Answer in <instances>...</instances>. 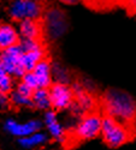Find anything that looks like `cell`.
<instances>
[{
  "label": "cell",
  "mask_w": 136,
  "mask_h": 150,
  "mask_svg": "<svg viewBox=\"0 0 136 150\" xmlns=\"http://www.w3.org/2000/svg\"><path fill=\"white\" fill-rule=\"evenodd\" d=\"M31 101H33V106L38 109L41 110H48L49 108L52 107L51 103V97H49V91L48 89H36L33 93L31 96Z\"/></svg>",
  "instance_id": "cell-15"
},
{
  "label": "cell",
  "mask_w": 136,
  "mask_h": 150,
  "mask_svg": "<svg viewBox=\"0 0 136 150\" xmlns=\"http://www.w3.org/2000/svg\"><path fill=\"white\" fill-rule=\"evenodd\" d=\"M43 124L48 131V134L52 137L53 139L58 142H63L65 139V130L61 122L58 120L57 114L53 110H47L43 117Z\"/></svg>",
  "instance_id": "cell-10"
},
{
  "label": "cell",
  "mask_w": 136,
  "mask_h": 150,
  "mask_svg": "<svg viewBox=\"0 0 136 150\" xmlns=\"http://www.w3.org/2000/svg\"><path fill=\"white\" fill-rule=\"evenodd\" d=\"M19 46H21V48H22L23 53L38 51V49L43 48L42 42H41L40 40H21Z\"/></svg>",
  "instance_id": "cell-18"
},
{
  "label": "cell",
  "mask_w": 136,
  "mask_h": 150,
  "mask_svg": "<svg viewBox=\"0 0 136 150\" xmlns=\"http://www.w3.org/2000/svg\"><path fill=\"white\" fill-rule=\"evenodd\" d=\"M0 27H1V24H0Z\"/></svg>",
  "instance_id": "cell-26"
},
{
  "label": "cell",
  "mask_w": 136,
  "mask_h": 150,
  "mask_svg": "<svg viewBox=\"0 0 136 150\" xmlns=\"http://www.w3.org/2000/svg\"><path fill=\"white\" fill-rule=\"evenodd\" d=\"M103 118L95 112H89L82 115L75 126L73 136L78 141H90L101 134Z\"/></svg>",
  "instance_id": "cell-4"
},
{
  "label": "cell",
  "mask_w": 136,
  "mask_h": 150,
  "mask_svg": "<svg viewBox=\"0 0 136 150\" xmlns=\"http://www.w3.org/2000/svg\"><path fill=\"white\" fill-rule=\"evenodd\" d=\"M10 105H11L10 96H9L7 94L0 93V108L6 109V108H9V106H10Z\"/></svg>",
  "instance_id": "cell-22"
},
{
  "label": "cell",
  "mask_w": 136,
  "mask_h": 150,
  "mask_svg": "<svg viewBox=\"0 0 136 150\" xmlns=\"http://www.w3.org/2000/svg\"><path fill=\"white\" fill-rule=\"evenodd\" d=\"M43 59H46L45 48H41V49H38V51L23 53L22 64H23V67L26 70V72H31L35 69V66L38 65L40 61H42Z\"/></svg>",
  "instance_id": "cell-14"
},
{
  "label": "cell",
  "mask_w": 136,
  "mask_h": 150,
  "mask_svg": "<svg viewBox=\"0 0 136 150\" xmlns=\"http://www.w3.org/2000/svg\"><path fill=\"white\" fill-rule=\"evenodd\" d=\"M10 101H11V105H14L15 107H34L30 97L23 96L19 93H17L16 90L11 91Z\"/></svg>",
  "instance_id": "cell-17"
},
{
  "label": "cell",
  "mask_w": 136,
  "mask_h": 150,
  "mask_svg": "<svg viewBox=\"0 0 136 150\" xmlns=\"http://www.w3.org/2000/svg\"><path fill=\"white\" fill-rule=\"evenodd\" d=\"M42 129V121L38 120V119H33V120H28V121H17L15 119H7L4 122V130L17 137V138H23V137H28L35 132H39Z\"/></svg>",
  "instance_id": "cell-8"
},
{
  "label": "cell",
  "mask_w": 136,
  "mask_h": 150,
  "mask_svg": "<svg viewBox=\"0 0 136 150\" xmlns=\"http://www.w3.org/2000/svg\"><path fill=\"white\" fill-rule=\"evenodd\" d=\"M19 33L10 24H3L0 27V51L14 47L16 45H19Z\"/></svg>",
  "instance_id": "cell-12"
},
{
  "label": "cell",
  "mask_w": 136,
  "mask_h": 150,
  "mask_svg": "<svg viewBox=\"0 0 136 150\" xmlns=\"http://www.w3.org/2000/svg\"><path fill=\"white\" fill-rule=\"evenodd\" d=\"M34 76L38 81V85L41 89H49V86L52 85V65L47 59H43L40 61L35 69L31 71Z\"/></svg>",
  "instance_id": "cell-11"
},
{
  "label": "cell",
  "mask_w": 136,
  "mask_h": 150,
  "mask_svg": "<svg viewBox=\"0 0 136 150\" xmlns=\"http://www.w3.org/2000/svg\"><path fill=\"white\" fill-rule=\"evenodd\" d=\"M16 91H17V93H19V94H21V95H23V96H26V97H30V98H31L33 93H34V90H33V89H30L29 86H28L27 84H24L23 82L18 83L17 88H16Z\"/></svg>",
  "instance_id": "cell-21"
},
{
  "label": "cell",
  "mask_w": 136,
  "mask_h": 150,
  "mask_svg": "<svg viewBox=\"0 0 136 150\" xmlns=\"http://www.w3.org/2000/svg\"><path fill=\"white\" fill-rule=\"evenodd\" d=\"M59 1L65 4V5H75V4H77L80 1V0H59Z\"/></svg>",
  "instance_id": "cell-23"
},
{
  "label": "cell",
  "mask_w": 136,
  "mask_h": 150,
  "mask_svg": "<svg viewBox=\"0 0 136 150\" xmlns=\"http://www.w3.org/2000/svg\"><path fill=\"white\" fill-rule=\"evenodd\" d=\"M35 1H38V3H41V4H42L43 1H46V0H35Z\"/></svg>",
  "instance_id": "cell-25"
},
{
  "label": "cell",
  "mask_w": 136,
  "mask_h": 150,
  "mask_svg": "<svg viewBox=\"0 0 136 150\" xmlns=\"http://www.w3.org/2000/svg\"><path fill=\"white\" fill-rule=\"evenodd\" d=\"M7 12L14 21H39L43 15V6L35 0H11Z\"/></svg>",
  "instance_id": "cell-3"
},
{
  "label": "cell",
  "mask_w": 136,
  "mask_h": 150,
  "mask_svg": "<svg viewBox=\"0 0 136 150\" xmlns=\"http://www.w3.org/2000/svg\"><path fill=\"white\" fill-rule=\"evenodd\" d=\"M22 82L24 84H27L30 89L33 90H36V89H39V85H38V81H36L35 76H34V73L33 72H26V74L22 77Z\"/></svg>",
  "instance_id": "cell-20"
},
{
  "label": "cell",
  "mask_w": 136,
  "mask_h": 150,
  "mask_svg": "<svg viewBox=\"0 0 136 150\" xmlns=\"http://www.w3.org/2000/svg\"><path fill=\"white\" fill-rule=\"evenodd\" d=\"M101 137L110 148H119L130 139L131 132L128 125L106 115L103 118Z\"/></svg>",
  "instance_id": "cell-2"
},
{
  "label": "cell",
  "mask_w": 136,
  "mask_h": 150,
  "mask_svg": "<svg viewBox=\"0 0 136 150\" xmlns=\"http://www.w3.org/2000/svg\"><path fill=\"white\" fill-rule=\"evenodd\" d=\"M49 97H51L52 108L56 110L70 109L75 102V94L72 88L64 83H54L49 86Z\"/></svg>",
  "instance_id": "cell-7"
},
{
  "label": "cell",
  "mask_w": 136,
  "mask_h": 150,
  "mask_svg": "<svg viewBox=\"0 0 136 150\" xmlns=\"http://www.w3.org/2000/svg\"><path fill=\"white\" fill-rule=\"evenodd\" d=\"M103 106L107 117L130 126L136 119V102L125 91L110 89L103 96Z\"/></svg>",
  "instance_id": "cell-1"
},
{
  "label": "cell",
  "mask_w": 136,
  "mask_h": 150,
  "mask_svg": "<svg viewBox=\"0 0 136 150\" xmlns=\"http://www.w3.org/2000/svg\"><path fill=\"white\" fill-rule=\"evenodd\" d=\"M19 36L22 40H42L43 35V25L42 22L34 21V19H27L19 22V29H18Z\"/></svg>",
  "instance_id": "cell-9"
},
{
  "label": "cell",
  "mask_w": 136,
  "mask_h": 150,
  "mask_svg": "<svg viewBox=\"0 0 136 150\" xmlns=\"http://www.w3.org/2000/svg\"><path fill=\"white\" fill-rule=\"evenodd\" d=\"M12 86H14L12 76L7 73V71L4 69L1 64V61H0V93H4V94L11 93Z\"/></svg>",
  "instance_id": "cell-16"
},
{
  "label": "cell",
  "mask_w": 136,
  "mask_h": 150,
  "mask_svg": "<svg viewBox=\"0 0 136 150\" xmlns=\"http://www.w3.org/2000/svg\"><path fill=\"white\" fill-rule=\"evenodd\" d=\"M52 74H53V77L56 78L57 83L68 84V82H69V74H68L66 70L63 66L56 65L54 67H52Z\"/></svg>",
  "instance_id": "cell-19"
},
{
  "label": "cell",
  "mask_w": 136,
  "mask_h": 150,
  "mask_svg": "<svg viewBox=\"0 0 136 150\" xmlns=\"http://www.w3.org/2000/svg\"><path fill=\"white\" fill-rule=\"evenodd\" d=\"M22 58L23 51L19 45H16L0 52V61H1L4 69L7 71L9 74L17 78H22L26 74V70L22 64Z\"/></svg>",
  "instance_id": "cell-6"
},
{
  "label": "cell",
  "mask_w": 136,
  "mask_h": 150,
  "mask_svg": "<svg viewBox=\"0 0 136 150\" xmlns=\"http://www.w3.org/2000/svg\"><path fill=\"white\" fill-rule=\"evenodd\" d=\"M130 1H131V4H132V5H135V6H136V0H130Z\"/></svg>",
  "instance_id": "cell-24"
},
{
  "label": "cell",
  "mask_w": 136,
  "mask_h": 150,
  "mask_svg": "<svg viewBox=\"0 0 136 150\" xmlns=\"http://www.w3.org/2000/svg\"><path fill=\"white\" fill-rule=\"evenodd\" d=\"M48 141V136L45 132H35L28 137H23V138L18 139V144L24 148V149H35V148H39L42 146L43 144H46Z\"/></svg>",
  "instance_id": "cell-13"
},
{
  "label": "cell",
  "mask_w": 136,
  "mask_h": 150,
  "mask_svg": "<svg viewBox=\"0 0 136 150\" xmlns=\"http://www.w3.org/2000/svg\"><path fill=\"white\" fill-rule=\"evenodd\" d=\"M43 30L51 37V40H57L63 36L68 29V21L63 11L58 7H51L45 13V22L42 21Z\"/></svg>",
  "instance_id": "cell-5"
}]
</instances>
